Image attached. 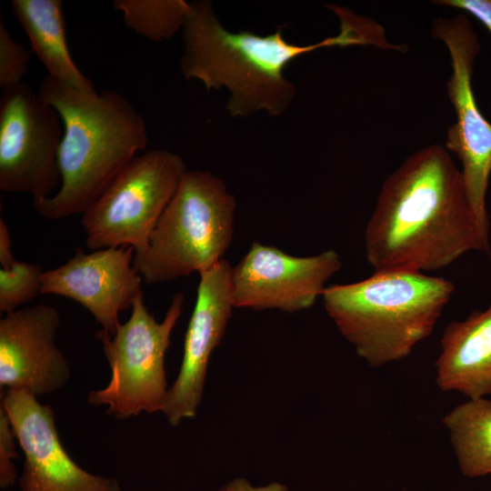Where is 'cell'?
<instances>
[{
  "label": "cell",
  "instance_id": "1",
  "mask_svg": "<svg viewBox=\"0 0 491 491\" xmlns=\"http://www.w3.org/2000/svg\"><path fill=\"white\" fill-rule=\"evenodd\" d=\"M364 236L376 273L435 271L473 250L491 256L461 171L440 145L417 150L385 179Z\"/></svg>",
  "mask_w": 491,
  "mask_h": 491
},
{
  "label": "cell",
  "instance_id": "2",
  "mask_svg": "<svg viewBox=\"0 0 491 491\" xmlns=\"http://www.w3.org/2000/svg\"><path fill=\"white\" fill-rule=\"evenodd\" d=\"M340 31L322 41L299 45L288 42L283 26L267 35L232 32L219 21L209 1L190 3L183 26L180 67L185 79L201 81L207 90L225 88L226 109L233 117L257 112L284 114L296 86L284 74L294 59L315 50L369 44L365 25L350 13L338 15Z\"/></svg>",
  "mask_w": 491,
  "mask_h": 491
},
{
  "label": "cell",
  "instance_id": "3",
  "mask_svg": "<svg viewBox=\"0 0 491 491\" xmlns=\"http://www.w3.org/2000/svg\"><path fill=\"white\" fill-rule=\"evenodd\" d=\"M59 114L63 137L58 149L61 185L33 201L40 215L58 220L83 214L148 143L145 120L120 93H86L46 75L37 91Z\"/></svg>",
  "mask_w": 491,
  "mask_h": 491
},
{
  "label": "cell",
  "instance_id": "4",
  "mask_svg": "<svg viewBox=\"0 0 491 491\" xmlns=\"http://www.w3.org/2000/svg\"><path fill=\"white\" fill-rule=\"evenodd\" d=\"M455 291L444 277L416 272L374 273L326 287V312L372 366L407 356L433 331Z\"/></svg>",
  "mask_w": 491,
  "mask_h": 491
},
{
  "label": "cell",
  "instance_id": "5",
  "mask_svg": "<svg viewBox=\"0 0 491 491\" xmlns=\"http://www.w3.org/2000/svg\"><path fill=\"white\" fill-rule=\"evenodd\" d=\"M236 201L223 179L186 171L134 266L146 284L198 274L223 260L229 248Z\"/></svg>",
  "mask_w": 491,
  "mask_h": 491
},
{
  "label": "cell",
  "instance_id": "6",
  "mask_svg": "<svg viewBox=\"0 0 491 491\" xmlns=\"http://www.w3.org/2000/svg\"><path fill=\"white\" fill-rule=\"evenodd\" d=\"M184 302L182 293L175 294L164 319L157 322L142 294L134 302L129 319L120 324L115 334L103 329L95 333L111 377L105 387L88 394V403L107 406L106 413L117 419L141 412H163L169 390L165 358Z\"/></svg>",
  "mask_w": 491,
  "mask_h": 491
},
{
  "label": "cell",
  "instance_id": "7",
  "mask_svg": "<svg viewBox=\"0 0 491 491\" xmlns=\"http://www.w3.org/2000/svg\"><path fill=\"white\" fill-rule=\"evenodd\" d=\"M186 171L182 157L166 149L136 155L82 214L87 248L145 249Z\"/></svg>",
  "mask_w": 491,
  "mask_h": 491
},
{
  "label": "cell",
  "instance_id": "8",
  "mask_svg": "<svg viewBox=\"0 0 491 491\" xmlns=\"http://www.w3.org/2000/svg\"><path fill=\"white\" fill-rule=\"evenodd\" d=\"M432 35L446 45L451 58L446 88L456 120L448 127L445 147L461 161L468 203L483 239L489 244L486 195L491 174V124L479 110L472 87L473 67L481 49L478 35L463 14L436 18Z\"/></svg>",
  "mask_w": 491,
  "mask_h": 491
},
{
  "label": "cell",
  "instance_id": "9",
  "mask_svg": "<svg viewBox=\"0 0 491 491\" xmlns=\"http://www.w3.org/2000/svg\"><path fill=\"white\" fill-rule=\"evenodd\" d=\"M64 126L58 112L27 84L3 89L0 97V189L33 201L60 187L58 149Z\"/></svg>",
  "mask_w": 491,
  "mask_h": 491
},
{
  "label": "cell",
  "instance_id": "10",
  "mask_svg": "<svg viewBox=\"0 0 491 491\" xmlns=\"http://www.w3.org/2000/svg\"><path fill=\"white\" fill-rule=\"evenodd\" d=\"M341 267L340 256L332 249L296 256L255 241L232 269L234 306L288 313L307 309Z\"/></svg>",
  "mask_w": 491,
  "mask_h": 491
},
{
  "label": "cell",
  "instance_id": "11",
  "mask_svg": "<svg viewBox=\"0 0 491 491\" xmlns=\"http://www.w3.org/2000/svg\"><path fill=\"white\" fill-rule=\"evenodd\" d=\"M5 411L24 454L20 491H121L118 481L91 474L66 453L50 406L25 390H6Z\"/></svg>",
  "mask_w": 491,
  "mask_h": 491
},
{
  "label": "cell",
  "instance_id": "12",
  "mask_svg": "<svg viewBox=\"0 0 491 491\" xmlns=\"http://www.w3.org/2000/svg\"><path fill=\"white\" fill-rule=\"evenodd\" d=\"M232 269L223 259L199 274L181 366L163 410L174 426L183 419L195 417L201 404L210 356L223 339L235 308Z\"/></svg>",
  "mask_w": 491,
  "mask_h": 491
},
{
  "label": "cell",
  "instance_id": "13",
  "mask_svg": "<svg viewBox=\"0 0 491 491\" xmlns=\"http://www.w3.org/2000/svg\"><path fill=\"white\" fill-rule=\"evenodd\" d=\"M134 248L123 246L85 253L77 248L65 264L43 273L40 294L71 298L85 307L102 329L115 334L118 315L143 294L133 264Z\"/></svg>",
  "mask_w": 491,
  "mask_h": 491
},
{
  "label": "cell",
  "instance_id": "14",
  "mask_svg": "<svg viewBox=\"0 0 491 491\" xmlns=\"http://www.w3.org/2000/svg\"><path fill=\"white\" fill-rule=\"evenodd\" d=\"M59 324L56 309L46 305L16 309L1 318V390H25L37 396L67 383L71 368L55 341Z\"/></svg>",
  "mask_w": 491,
  "mask_h": 491
},
{
  "label": "cell",
  "instance_id": "15",
  "mask_svg": "<svg viewBox=\"0 0 491 491\" xmlns=\"http://www.w3.org/2000/svg\"><path fill=\"white\" fill-rule=\"evenodd\" d=\"M436 361V384L469 399L491 395V303L444 330Z\"/></svg>",
  "mask_w": 491,
  "mask_h": 491
},
{
  "label": "cell",
  "instance_id": "16",
  "mask_svg": "<svg viewBox=\"0 0 491 491\" xmlns=\"http://www.w3.org/2000/svg\"><path fill=\"white\" fill-rule=\"evenodd\" d=\"M14 15L28 36L31 51L51 77L76 90L95 92L93 83L79 70L66 42L63 2L60 0H12Z\"/></svg>",
  "mask_w": 491,
  "mask_h": 491
},
{
  "label": "cell",
  "instance_id": "17",
  "mask_svg": "<svg viewBox=\"0 0 491 491\" xmlns=\"http://www.w3.org/2000/svg\"><path fill=\"white\" fill-rule=\"evenodd\" d=\"M442 422L449 431L462 473L468 477L491 475V400L469 399Z\"/></svg>",
  "mask_w": 491,
  "mask_h": 491
},
{
  "label": "cell",
  "instance_id": "18",
  "mask_svg": "<svg viewBox=\"0 0 491 491\" xmlns=\"http://www.w3.org/2000/svg\"><path fill=\"white\" fill-rule=\"evenodd\" d=\"M126 27L154 42L175 35L185 25L190 3L184 0H115Z\"/></svg>",
  "mask_w": 491,
  "mask_h": 491
},
{
  "label": "cell",
  "instance_id": "19",
  "mask_svg": "<svg viewBox=\"0 0 491 491\" xmlns=\"http://www.w3.org/2000/svg\"><path fill=\"white\" fill-rule=\"evenodd\" d=\"M42 267L16 260L5 220L0 218V312L8 314L35 298L41 291Z\"/></svg>",
  "mask_w": 491,
  "mask_h": 491
},
{
  "label": "cell",
  "instance_id": "20",
  "mask_svg": "<svg viewBox=\"0 0 491 491\" xmlns=\"http://www.w3.org/2000/svg\"><path fill=\"white\" fill-rule=\"evenodd\" d=\"M30 52L0 23V86L6 89L23 83Z\"/></svg>",
  "mask_w": 491,
  "mask_h": 491
},
{
  "label": "cell",
  "instance_id": "21",
  "mask_svg": "<svg viewBox=\"0 0 491 491\" xmlns=\"http://www.w3.org/2000/svg\"><path fill=\"white\" fill-rule=\"evenodd\" d=\"M15 436L10 420L0 406V487L6 489L15 485L17 472L13 460L17 457Z\"/></svg>",
  "mask_w": 491,
  "mask_h": 491
},
{
  "label": "cell",
  "instance_id": "22",
  "mask_svg": "<svg viewBox=\"0 0 491 491\" xmlns=\"http://www.w3.org/2000/svg\"><path fill=\"white\" fill-rule=\"evenodd\" d=\"M435 5L453 7L470 14L491 34V0H437Z\"/></svg>",
  "mask_w": 491,
  "mask_h": 491
},
{
  "label": "cell",
  "instance_id": "23",
  "mask_svg": "<svg viewBox=\"0 0 491 491\" xmlns=\"http://www.w3.org/2000/svg\"><path fill=\"white\" fill-rule=\"evenodd\" d=\"M218 491H289V489L279 482L255 486L246 478H235L226 483Z\"/></svg>",
  "mask_w": 491,
  "mask_h": 491
}]
</instances>
